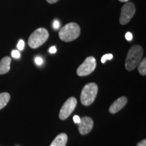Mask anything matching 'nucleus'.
<instances>
[{
	"label": "nucleus",
	"mask_w": 146,
	"mask_h": 146,
	"mask_svg": "<svg viewBox=\"0 0 146 146\" xmlns=\"http://www.w3.org/2000/svg\"><path fill=\"white\" fill-rule=\"evenodd\" d=\"M12 59L10 57H4L0 61V74L8 72L10 69V64Z\"/></svg>",
	"instance_id": "9d476101"
},
{
	"label": "nucleus",
	"mask_w": 146,
	"mask_h": 146,
	"mask_svg": "<svg viewBox=\"0 0 146 146\" xmlns=\"http://www.w3.org/2000/svg\"><path fill=\"white\" fill-rule=\"evenodd\" d=\"M46 1L50 3H55L57 2V1H59V0H46Z\"/></svg>",
	"instance_id": "5701e85b"
},
{
	"label": "nucleus",
	"mask_w": 146,
	"mask_h": 146,
	"mask_svg": "<svg viewBox=\"0 0 146 146\" xmlns=\"http://www.w3.org/2000/svg\"><path fill=\"white\" fill-rule=\"evenodd\" d=\"M12 56L14 58H19L21 57V53L18 50H13L12 52Z\"/></svg>",
	"instance_id": "f3484780"
},
{
	"label": "nucleus",
	"mask_w": 146,
	"mask_h": 146,
	"mask_svg": "<svg viewBox=\"0 0 146 146\" xmlns=\"http://www.w3.org/2000/svg\"><path fill=\"white\" fill-rule=\"evenodd\" d=\"M138 71L142 76L146 74V59L144 58L138 64Z\"/></svg>",
	"instance_id": "ddd939ff"
},
{
	"label": "nucleus",
	"mask_w": 146,
	"mask_h": 146,
	"mask_svg": "<svg viewBox=\"0 0 146 146\" xmlns=\"http://www.w3.org/2000/svg\"><path fill=\"white\" fill-rule=\"evenodd\" d=\"M17 47L19 50H21V51L23 50L24 47H25V41H24L23 39H21L19 41V42H18V43L17 45Z\"/></svg>",
	"instance_id": "2eb2a0df"
},
{
	"label": "nucleus",
	"mask_w": 146,
	"mask_h": 146,
	"mask_svg": "<svg viewBox=\"0 0 146 146\" xmlns=\"http://www.w3.org/2000/svg\"><path fill=\"white\" fill-rule=\"evenodd\" d=\"M49 52H50L51 54H55V53L57 52V49H56V47L55 46L51 47L50 50H49Z\"/></svg>",
	"instance_id": "412c9836"
},
{
	"label": "nucleus",
	"mask_w": 146,
	"mask_h": 146,
	"mask_svg": "<svg viewBox=\"0 0 146 146\" xmlns=\"http://www.w3.org/2000/svg\"><path fill=\"white\" fill-rule=\"evenodd\" d=\"M98 87L95 83L87 84L83 87L81 94V102L84 106L92 104L98 94Z\"/></svg>",
	"instance_id": "7ed1b4c3"
},
{
	"label": "nucleus",
	"mask_w": 146,
	"mask_h": 146,
	"mask_svg": "<svg viewBox=\"0 0 146 146\" xmlns=\"http://www.w3.org/2000/svg\"><path fill=\"white\" fill-rule=\"evenodd\" d=\"M135 6L131 2H127L121 8L120 16V23L122 25H127L131 21L135 14Z\"/></svg>",
	"instance_id": "423d86ee"
},
{
	"label": "nucleus",
	"mask_w": 146,
	"mask_h": 146,
	"mask_svg": "<svg viewBox=\"0 0 146 146\" xmlns=\"http://www.w3.org/2000/svg\"><path fill=\"white\" fill-rule=\"evenodd\" d=\"M125 38L127 41H131L133 39V35L130 32H127L125 35Z\"/></svg>",
	"instance_id": "6ab92c4d"
},
{
	"label": "nucleus",
	"mask_w": 146,
	"mask_h": 146,
	"mask_svg": "<svg viewBox=\"0 0 146 146\" xmlns=\"http://www.w3.org/2000/svg\"><path fill=\"white\" fill-rule=\"evenodd\" d=\"M35 62L36 64V65L38 66H41L42 65V64L43 62V60L42 59V58L40 57V56H36L35 59Z\"/></svg>",
	"instance_id": "dca6fc26"
},
{
	"label": "nucleus",
	"mask_w": 146,
	"mask_h": 146,
	"mask_svg": "<svg viewBox=\"0 0 146 146\" xmlns=\"http://www.w3.org/2000/svg\"><path fill=\"white\" fill-rule=\"evenodd\" d=\"M73 120H74V122L75 123L79 124L80 121H81V118H80V117L78 116V115H75V116L73 117Z\"/></svg>",
	"instance_id": "aec40b11"
},
{
	"label": "nucleus",
	"mask_w": 146,
	"mask_h": 146,
	"mask_svg": "<svg viewBox=\"0 0 146 146\" xmlns=\"http://www.w3.org/2000/svg\"><path fill=\"white\" fill-rule=\"evenodd\" d=\"M78 131L81 135H87L91 132L94 127V121L90 117L85 116L81 118L78 124Z\"/></svg>",
	"instance_id": "6e6552de"
},
{
	"label": "nucleus",
	"mask_w": 146,
	"mask_h": 146,
	"mask_svg": "<svg viewBox=\"0 0 146 146\" xmlns=\"http://www.w3.org/2000/svg\"><path fill=\"white\" fill-rule=\"evenodd\" d=\"M68 141V137L65 133H61L57 135L50 146H66Z\"/></svg>",
	"instance_id": "9b49d317"
},
{
	"label": "nucleus",
	"mask_w": 146,
	"mask_h": 146,
	"mask_svg": "<svg viewBox=\"0 0 146 146\" xmlns=\"http://www.w3.org/2000/svg\"><path fill=\"white\" fill-rule=\"evenodd\" d=\"M112 58H113L112 54H106V55H104V56H102V60H101V62H102V63H105L107 61V60H112Z\"/></svg>",
	"instance_id": "4468645a"
},
{
	"label": "nucleus",
	"mask_w": 146,
	"mask_h": 146,
	"mask_svg": "<svg viewBox=\"0 0 146 146\" xmlns=\"http://www.w3.org/2000/svg\"><path fill=\"white\" fill-rule=\"evenodd\" d=\"M118 1H121V2H128L129 0H118Z\"/></svg>",
	"instance_id": "b1692460"
},
{
	"label": "nucleus",
	"mask_w": 146,
	"mask_h": 146,
	"mask_svg": "<svg viewBox=\"0 0 146 146\" xmlns=\"http://www.w3.org/2000/svg\"><path fill=\"white\" fill-rule=\"evenodd\" d=\"M77 104V100L74 97L68 98L62 107L59 114V117L61 120H65L70 116L74 110Z\"/></svg>",
	"instance_id": "0eeeda50"
},
{
	"label": "nucleus",
	"mask_w": 146,
	"mask_h": 146,
	"mask_svg": "<svg viewBox=\"0 0 146 146\" xmlns=\"http://www.w3.org/2000/svg\"><path fill=\"white\" fill-rule=\"evenodd\" d=\"M143 55V48L140 45H133L131 47L126 58L125 68L127 70H134L141 62Z\"/></svg>",
	"instance_id": "f257e3e1"
},
{
	"label": "nucleus",
	"mask_w": 146,
	"mask_h": 146,
	"mask_svg": "<svg viewBox=\"0 0 146 146\" xmlns=\"http://www.w3.org/2000/svg\"><path fill=\"white\" fill-rule=\"evenodd\" d=\"M127 101V98L126 97H120L110 106L109 108V112L111 114H116V113L119 112L120 110L125 106Z\"/></svg>",
	"instance_id": "1a4fd4ad"
},
{
	"label": "nucleus",
	"mask_w": 146,
	"mask_h": 146,
	"mask_svg": "<svg viewBox=\"0 0 146 146\" xmlns=\"http://www.w3.org/2000/svg\"><path fill=\"white\" fill-rule=\"evenodd\" d=\"M137 146H146V140L145 139L142 140L141 142H139V143H137Z\"/></svg>",
	"instance_id": "4be33fe9"
},
{
	"label": "nucleus",
	"mask_w": 146,
	"mask_h": 146,
	"mask_svg": "<svg viewBox=\"0 0 146 146\" xmlns=\"http://www.w3.org/2000/svg\"><path fill=\"white\" fill-rule=\"evenodd\" d=\"M10 100V95L8 93H1L0 94V110L3 108L8 104Z\"/></svg>",
	"instance_id": "f8f14e48"
},
{
	"label": "nucleus",
	"mask_w": 146,
	"mask_h": 146,
	"mask_svg": "<svg viewBox=\"0 0 146 146\" xmlns=\"http://www.w3.org/2000/svg\"><path fill=\"white\" fill-rule=\"evenodd\" d=\"M60 22L58 21V20H55L54 21V23H53V27H54V29H56V30H57L60 28Z\"/></svg>",
	"instance_id": "a211bd4d"
},
{
	"label": "nucleus",
	"mask_w": 146,
	"mask_h": 146,
	"mask_svg": "<svg viewBox=\"0 0 146 146\" xmlns=\"http://www.w3.org/2000/svg\"><path fill=\"white\" fill-rule=\"evenodd\" d=\"M49 37V33L44 28H39L33 33L29 38L28 43L32 49H36L41 46L47 41Z\"/></svg>",
	"instance_id": "20e7f679"
},
{
	"label": "nucleus",
	"mask_w": 146,
	"mask_h": 146,
	"mask_svg": "<svg viewBox=\"0 0 146 146\" xmlns=\"http://www.w3.org/2000/svg\"><path fill=\"white\" fill-rule=\"evenodd\" d=\"M96 68V60L93 56H89L78 66L76 73L78 76H87L92 73Z\"/></svg>",
	"instance_id": "39448f33"
},
{
	"label": "nucleus",
	"mask_w": 146,
	"mask_h": 146,
	"mask_svg": "<svg viewBox=\"0 0 146 146\" xmlns=\"http://www.w3.org/2000/svg\"><path fill=\"white\" fill-rule=\"evenodd\" d=\"M80 34H81V29L78 24L70 23L66 25L60 29L59 37L62 41L70 42L77 39Z\"/></svg>",
	"instance_id": "f03ea898"
}]
</instances>
